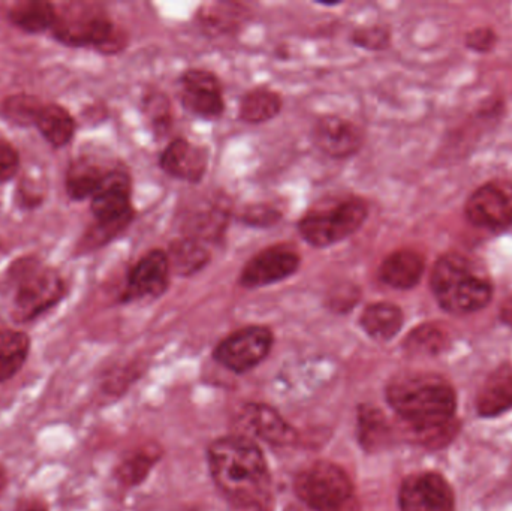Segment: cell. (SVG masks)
Masks as SVG:
<instances>
[{
	"label": "cell",
	"instance_id": "6da1fadb",
	"mask_svg": "<svg viewBox=\"0 0 512 511\" xmlns=\"http://www.w3.org/2000/svg\"><path fill=\"white\" fill-rule=\"evenodd\" d=\"M387 398L420 443L436 446L453 437L456 392L444 378L424 374L397 378L388 387Z\"/></svg>",
	"mask_w": 512,
	"mask_h": 511
},
{
	"label": "cell",
	"instance_id": "7a4b0ae2",
	"mask_svg": "<svg viewBox=\"0 0 512 511\" xmlns=\"http://www.w3.org/2000/svg\"><path fill=\"white\" fill-rule=\"evenodd\" d=\"M209 464L234 511H268L270 474L255 443L242 437L221 438L210 446Z\"/></svg>",
	"mask_w": 512,
	"mask_h": 511
},
{
	"label": "cell",
	"instance_id": "3957f363",
	"mask_svg": "<svg viewBox=\"0 0 512 511\" xmlns=\"http://www.w3.org/2000/svg\"><path fill=\"white\" fill-rule=\"evenodd\" d=\"M430 285L439 305L450 314H472L492 302V282L465 255L447 254L439 258Z\"/></svg>",
	"mask_w": 512,
	"mask_h": 511
},
{
	"label": "cell",
	"instance_id": "277c9868",
	"mask_svg": "<svg viewBox=\"0 0 512 511\" xmlns=\"http://www.w3.org/2000/svg\"><path fill=\"white\" fill-rule=\"evenodd\" d=\"M54 36L71 47H96L116 53L123 47V36L104 9L90 3H72L56 14Z\"/></svg>",
	"mask_w": 512,
	"mask_h": 511
},
{
	"label": "cell",
	"instance_id": "5b68a950",
	"mask_svg": "<svg viewBox=\"0 0 512 511\" xmlns=\"http://www.w3.org/2000/svg\"><path fill=\"white\" fill-rule=\"evenodd\" d=\"M295 492L313 511H358L348 474L330 462H316L295 479Z\"/></svg>",
	"mask_w": 512,
	"mask_h": 511
},
{
	"label": "cell",
	"instance_id": "8992f818",
	"mask_svg": "<svg viewBox=\"0 0 512 511\" xmlns=\"http://www.w3.org/2000/svg\"><path fill=\"white\" fill-rule=\"evenodd\" d=\"M367 216L369 206L363 198H343L330 207L307 213L298 222V231L313 248H328L357 233Z\"/></svg>",
	"mask_w": 512,
	"mask_h": 511
},
{
	"label": "cell",
	"instance_id": "52a82bcc",
	"mask_svg": "<svg viewBox=\"0 0 512 511\" xmlns=\"http://www.w3.org/2000/svg\"><path fill=\"white\" fill-rule=\"evenodd\" d=\"M14 314L18 321H30L44 314L65 296V284L57 273L33 264L21 266Z\"/></svg>",
	"mask_w": 512,
	"mask_h": 511
},
{
	"label": "cell",
	"instance_id": "ba28073f",
	"mask_svg": "<svg viewBox=\"0 0 512 511\" xmlns=\"http://www.w3.org/2000/svg\"><path fill=\"white\" fill-rule=\"evenodd\" d=\"M273 333L267 327L251 326L237 330L216 347L215 359L230 371L248 372L270 353Z\"/></svg>",
	"mask_w": 512,
	"mask_h": 511
},
{
	"label": "cell",
	"instance_id": "9c48e42d",
	"mask_svg": "<svg viewBox=\"0 0 512 511\" xmlns=\"http://www.w3.org/2000/svg\"><path fill=\"white\" fill-rule=\"evenodd\" d=\"M92 213L96 222L125 230L132 219L131 177L125 170H110L92 197Z\"/></svg>",
	"mask_w": 512,
	"mask_h": 511
},
{
	"label": "cell",
	"instance_id": "30bf717a",
	"mask_svg": "<svg viewBox=\"0 0 512 511\" xmlns=\"http://www.w3.org/2000/svg\"><path fill=\"white\" fill-rule=\"evenodd\" d=\"M469 221L478 228L504 230L512 224V183L493 180L478 188L465 207Z\"/></svg>",
	"mask_w": 512,
	"mask_h": 511
},
{
	"label": "cell",
	"instance_id": "8fae6325",
	"mask_svg": "<svg viewBox=\"0 0 512 511\" xmlns=\"http://www.w3.org/2000/svg\"><path fill=\"white\" fill-rule=\"evenodd\" d=\"M180 99L183 107L203 119H218L224 114L225 104L221 83L212 72L191 69L180 78Z\"/></svg>",
	"mask_w": 512,
	"mask_h": 511
},
{
	"label": "cell",
	"instance_id": "7c38bea8",
	"mask_svg": "<svg viewBox=\"0 0 512 511\" xmlns=\"http://www.w3.org/2000/svg\"><path fill=\"white\" fill-rule=\"evenodd\" d=\"M300 255L288 246H273L255 255L240 275L245 288H262L291 278L300 269Z\"/></svg>",
	"mask_w": 512,
	"mask_h": 511
},
{
	"label": "cell",
	"instance_id": "4fadbf2b",
	"mask_svg": "<svg viewBox=\"0 0 512 511\" xmlns=\"http://www.w3.org/2000/svg\"><path fill=\"white\" fill-rule=\"evenodd\" d=\"M171 275L167 252L159 249L149 252L132 267L122 302L161 297L170 285Z\"/></svg>",
	"mask_w": 512,
	"mask_h": 511
},
{
	"label": "cell",
	"instance_id": "5bb4252c",
	"mask_svg": "<svg viewBox=\"0 0 512 511\" xmlns=\"http://www.w3.org/2000/svg\"><path fill=\"white\" fill-rule=\"evenodd\" d=\"M402 511H453L454 495L439 474L411 476L400 489Z\"/></svg>",
	"mask_w": 512,
	"mask_h": 511
},
{
	"label": "cell",
	"instance_id": "9a60e30c",
	"mask_svg": "<svg viewBox=\"0 0 512 511\" xmlns=\"http://www.w3.org/2000/svg\"><path fill=\"white\" fill-rule=\"evenodd\" d=\"M312 138L324 155L336 159L349 158L363 146V132L358 125L340 116H324L316 120Z\"/></svg>",
	"mask_w": 512,
	"mask_h": 511
},
{
	"label": "cell",
	"instance_id": "2e32d148",
	"mask_svg": "<svg viewBox=\"0 0 512 511\" xmlns=\"http://www.w3.org/2000/svg\"><path fill=\"white\" fill-rule=\"evenodd\" d=\"M159 164L168 176L197 183L206 174L209 158L203 147L192 144L185 138H176L162 152Z\"/></svg>",
	"mask_w": 512,
	"mask_h": 511
},
{
	"label": "cell",
	"instance_id": "e0dca14e",
	"mask_svg": "<svg viewBox=\"0 0 512 511\" xmlns=\"http://www.w3.org/2000/svg\"><path fill=\"white\" fill-rule=\"evenodd\" d=\"M246 428L251 429L267 443L274 446H289L297 440L294 428L280 417L273 408L262 404H251L243 410Z\"/></svg>",
	"mask_w": 512,
	"mask_h": 511
},
{
	"label": "cell",
	"instance_id": "ac0fdd59",
	"mask_svg": "<svg viewBox=\"0 0 512 511\" xmlns=\"http://www.w3.org/2000/svg\"><path fill=\"white\" fill-rule=\"evenodd\" d=\"M426 263L418 252L403 249L388 255L379 269V278L396 290H411L423 278Z\"/></svg>",
	"mask_w": 512,
	"mask_h": 511
},
{
	"label": "cell",
	"instance_id": "d6986e66",
	"mask_svg": "<svg viewBox=\"0 0 512 511\" xmlns=\"http://www.w3.org/2000/svg\"><path fill=\"white\" fill-rule=\"evenodd\" d=\"M512 408V369L501 368L493 372L481 387L477 410L483 417H495Z\"/></svg>",
	"mask_w": 512,
	"mask_h": 511
},
{
	"label": "cell",
	"instance_id": "ffe728a7",
	"mask_svg": "<svg viewBox=\"0 0 512 511\" xmlns=\"http://www.w3.org/2000/svg\"><path fill=\"white\" fill-rule=\"evenodd\" d=\"M361 326L376 341H390L403 326V312L393 303H375L367 306L361 315Z\"/></svg>",
	"mask_w": 512,
	"mask_h": 511
},
{
	"label": "cell",
	"instance_id": "44dd1931",
	"mask_svg": "<svg viewBox=\"0 0 512 511\" xmlns=\"http://www.w3.org/2000/svg\"><path fill=\"white\" fill-rule=\"evenodd\" d=\"M35 126L42 137L54 147L66 146L74 138L75 120L60 105H42L36 116Z\"/></svg>",
	"mask_w": 512,
	"mask_h": 511
},
{
	"label": "cell",
	"instance_id": "7402d4cb",
	"mask_svg": "<svg viewBox=\"0 0 512 511\" xmlns=\"http://www.w3.org/2000/svg\"><path fill=\"white\" fill-rule=\"evenodd\" d=\"M171 272L180 276H191L203 270L210 261V252L200 240L182 239L171 243L167 252Z\"/></svg>",
	"mask_w": 512,
	"mask_h": 511
},
{
	"label": "cell",
	"instance_id": "603a6c76",
	"mask_svg": "<svg viewBox=\"0 0 512 511\" xmlns=\"http://www.w3.org/2000/svg\"><path fill=\"white\" fill-rule=\"evenodd\" d=\"M108 171L110 170H102L99 165L89 159H78L69 167L68 176H66V191L69 197L77 201L93 197L104 182Z\"/></svg>",
	"mask_w": 512,
	"mask_h": 511
},
{
	"label": "cell",
	"instance_id": "cb8c5ba5",
	"mask_svg": "<svg viewBox=\"0 0 512 511\" xmlns=\"http://www.w3.org/2000/svg\"><path fill=\"white\" fill-rule=\"evenodd\" d=\"M282 110V98L279 93L267 87H256L243 96L240 102V119L252 125L274 119Z\"/></svg>",
	"mask_w": 512,
	"mask_h": 511
},
{
	"label": "cell",
	"instance_id": "d4e9b609",
	"mask_svg": "<svg viewBox=\"0 0 512 511\" xmlns=\"http://www.w3.org/2000/svg\"><path fill=\"white\" fill-rule=\"evenodd\" d=\"M30 341L27 335L14 330L0 332V383L14 377L26 362Z\"/></svg>",
	"mask_w": 512,
	"mask_h": 511
},
{
	"label": "cell",
	"instance_id": "484cf974",
	"mask_svg": "<svg viewBox=\"0 0 512 511\" xmlns=\"http://www.w3.org/2000/svg\"><path fill=\"white\" fill-rule=\"evenodd\" d=\"M56 14L51 3L23 2L9 11V20L24 32L39 33L53 27Z\"/></svg>",
	"mask_w": 512,
	"mask_h": 511
},
{
	"label": "cell",
	"instance_id": "4316f807",
	"mask_svg": "<svg viewBox=\"0 0 512 511\" xmlns=\"http://www.w3.org/2000/svg\"><path fill=\"white\" fill-rule=\"evenodd\" d=\"M158 459V450H144V452L135 453L134 456L126 459L122 467L119 468V479L128 486L138 485L146 479Z\"/></svg>",
	"mask_w": 512,
	"mask_h": 511
},
{
	"label": "cell",
	"instance_id": "83f0119b",
	"mask_svg": "<svg viewBox=\"0 0 512 511\" xmlns=\"http://www.w3.org/2000/svg\"><path fill=\"white\" fill-rule=\"evenodd\" d=\"M42 105L33 96L17 95L6 99L3 114L18 125H35L36 116Z\"/></svg>",
	"mask_w": 512,
	"mask_h": 511
},
{
	"label": "cell",
	"instance_id": "f1b7e54d",
	"mask_svg": "<svg viewBox=\"0 0 512 511\" xmlns=\"http://www.w3.org/2000/svg\"><path fill=\"white\" fill-rule=\"evenodd\" d=\"M387 423L384 416L375 408L364 407L360 414V440L366 449L375 447L384 440Z\"/></svg>",
	"mask_w": 512,
	"mask_h": 511
},
{
	"label": "cell",
	"instance_id": "f546056e",
	"mask_svg": "<svg viewBox=\"0 0 512 511\" xmlns=\"http://www.w3.org/2000/svg\"><path fill=\"white\" fill-rule=\"evenodd\" d=\"M445 339L444 333L439 329H435L432 326L421 327V329L415 330L408 339V347L412 351H418V353H430L435 354L444 348Z\"/></svg>",
	"mask_w": 512,
	"mask_h": 511
},
{
	"label": "cell",
	"instance_id": "4dcf8cb0",
	"mask_svg": "<svg viewBox=\"0 0 512 511\" xmlns=\"http://www.w3.org/2000/svg\"><path fill=\"white\" fill-rule=\"evenodd\" d=\"M351 39L358 47L367 48V50H384L390 44V33L385 27H363L355 30Z\"/></svg>",
	"mask_w": 512,
	"mask_h": 511
},
{
	"label": "cell",
	"instance_id": "1f68e13d",
	"mask_svg": "<svg viewBox=\"0 0 512 511\" xmlns=\"http://www.w3.org/2000/svg\"><path fill=\"white\" fill-rule=\"evenodd\" d=\"M282 219L279 210L270 206H252L248 207L240 215V221L252 227H271Z\"/></svg>",
	"mask_w": 512,
	"mask_h": 511
},
{
	"label": "cell",
	"instance_id": "d6a6232c",
	"mask_svg": "<svg viewBox=\"0 0 512 511\" xmlns=\"http://www.w3.org/2000/svg\"><path fill=\"white\" fill-rule=\"evenodd\" d=\"M358 299H360L358 287H355L354 284H342L339 287L333 288L330 297H328V303H330V308L345 312L354 308L358 303Z\"/></svg>",
	"mask_w": 512,
	"mask_h": 511
},
{
	"label": "cell",
	"instance_id": "836d02e7",
	"mask_svg": "<svg viewBox=\"0 0 512 511\" xmlns=\"http://www.w3.org/2000/svg\"><path fill=\"white\" fill-rule=\"evenodd\" d=\"M20 158L17 150L8 143H0V183L8 182L17 174Z\"/></svg>",
	"mask_w": 512,
	"mask_h": 511
},
{
	"label": "cell",
	"instance_id": "e575fe53",
	"mask_svg": "<svg viewBox=\"0 0 512 511\" xmlns=\"http://www.w3.org/2000/svg\"><path fill=\"white\" fill-rule=\"evenodd\" d=\"M150 108H155V113L152 114L153 125L164 131L170 125V110L164 96H156L155 102H150Z\"/></svg>",
	"mask_w": 512,
	"mask_h": 511
},
{
	"label": "cell",
	"instance_id": "d590c367",
	"mask_svg": "<svg viewBox=\"0 0 512 511\" xmlns=\"http://www.w3.org/2000/svg\"><path fill=\"white\" fill-rule=\"evenodd\" d=\"M495 41V35L489 29H477L471 35H468V45L474 50L484 51L489 50Z\"/></svg>",
	"mask_w": 512,
	"mask_h": 511
},
{
	"label": "cell",
	"instance_id": "8d00e7d4",
	"mask_svg": "<svg viewBox=\"0 0 512 511\" xmlns=\"http://www.w3.org/2000/svg\"><path fill=\"white\" fill-rule=\"evenodd\" d=\"M501 317L508 326L512 327V297H510V299L505 302V305L502 306Z\"/></svg>",
	"mask_w": 512,
	"mask_h": 511
},
{
	"label": "cell",
	"instance_id": "74e56055",
	"mask_svg": "<svg viewBox=\"0 0 512 511\" xmlns=\"http://www.w3.org/2000/svg\"><path fill=\"white\" fill-rule=\"evenodd\" d=\"M21 511H47V507L39 501H32V503L26 504Z\"/></svg>",
	"mask_w": 512,
	"mask_h": 511
},
{
	"label": "cell",
	"instance_id": "f35d334b",
	"mask_svg": "<svg viewBox=\"0 0 512 511\" xmlns=\"http://www.w3.org/2000/svg\"><path fill=\"white\" fill-rule=\"evenodd\" d=\"M6 476L3 468L0 467V494H2L3 488H5Z\"/></svg>",
	"mask_w": 512,
	"mask_h": 511
},
{
	"label": "cell",
	"instance_id": "ab89813d",
	"mask_svg": "<svg viewBox=\"0 0 512 511\" xmlns=\"http://www.w3.org/2000/svg\"><path fill=\"white\" fill-rule=\"evenodd\" d=\"M283 511H309L306 509H303V507L295 506V504H291V506L286 507Z\"/></svg>",
	"mask_w": 512,
	"mask_h": 511
}]
</instances>
